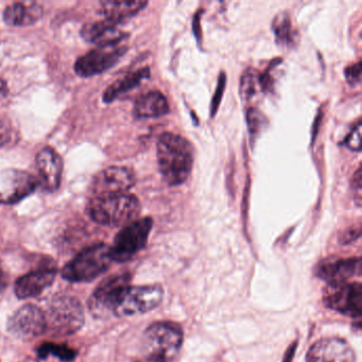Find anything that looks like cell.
Instances as JSON below:
<instances>
[{"label": "cell", "mask_w": 362, "mask_h": 362, "mask_svg": "<svg viewBox=\"0 0 362 362\" xmlns=\"http://www.w3.org/2000/svg\"><path fill=\"white\" fill-rule=\"evenodd\" d=\"M158 168L165 183L179 186L185 183L194 166V147L185 137L165 132L156 145Z\"/></svg>", "instance_id": "cell-1"}, {"label": "cell", "mask_w": 362, "mask_h": 362, "mask_svg": "<svg viewBox=\"0 0 362 362\" xmlns=\"http://www.w3.org/2000/svg\"><path fill=\"white\" fill-rule=\"evenodd\" d=\"M141 203L133 194H117L90 197L88 213L97 223L105 226H126L136 220Z\"/></svg>", "instance_id": "cell-2"}, {"label": "cell", "mask_w": 362, "mask_h": 362, "mask_svg": "<svg viewBox=\"0 0 362 362\" xmlns=\"http://www.w3.org/2000/svg\"><path fill=\"white\" fill-rule=\"evenodd\" d=\"M43 311L45 315L46 334L52 336H71L79 332L83 326V306L74 296H54Z\"/></svg>", "instance_id": "cell-3"}, {"label": "cell", "mask_w": 362, "mask_h": 362, "mask_svg": "<svg viewBox=\"0 0 362 362\" xmlns=\"http://www.w3.org/2000/svg\"><path fill=\"white\" fill-rule=\"evenodd\" d=\"M183 343V330L177 323L156 322L145 332L146 359L148 362H171Z\"/></svg>", "instance_id": "cell-4"}, {"label": "cell", "mask_w": 362, "mask_h": 362, "mask_svg": "<svg viewBox=\"0 0 362 362\" xmlns=\"http://www.w3.org/2000/svg\"><path fill=\"white\" fill-rule=\"evenodd\" d=\"M110 245L97 243L80 252L62 269V277L71 283L94 281L111 266Z\"/></svg>", "instance_id": "cell-5"}, {"label": "cell", "mask_w": 362, "mask_h": 362, "mask_svg": "<svg viewBox=\"0 0 362 362\" xmlns=\"http://www.w3.org/2000/svg\"><path fill=\"white\" fill-rule=\"evenodd\" d=\"M153 221L146 217L126 224L116 235L113 245H110V255L116 262L132 259L147 245Z\"/></svg>", "instance_id": "cell-6"}, {"label": "cell", "mask_w": 362, "mask_h": 362, "mask_svg": "<svg viewBox=\"0 0 362 362\" xmlns=\"http://www.w3.org/2000/svg\"><path fill=\"white\" fill-rule=\"evenodd\" d=\"M131 279L130 273L122 272L101 281L88 300L90 313L96 317H103L110 313L113 315L122 294L130 286Z\"/></svg>", "instance_id": "cell-7"}, {"label": "cell", "mask_w": 362, "mask_h": 362, "mask_svg": "<svg viewBox=\"0 0 362 362\" xmlns=\"http://www.w3.org/2000/svg\"><path fill=\"white\" fill-rule=\"evenodd\" d=\"M164 298L160 285L129 286L118 302L114 315L130 317L141 315L156 308Z\"/></svg>", "instance_id": "cell-8"}, {"label": "cell", "mask_w": 362, "mask_h": 362, "mask_svg": "<svg viewBox=\"0 0 362 362\" xmlns=\"http://www.w3.org/2000/svg\"><path fill=\"white\" fill-rule=\"evenodd\" d=\"M323 303L327 308L359 320L362 315V285L359 281L327 285L323 290Z\"/></svg>", "instance_id": "cell-9"}, {"label": "cell", "mask_w": 362, "mask_h": 362, "mask_svg": "<svg viewBox=\"0 0 362 362\" xmlns=\"http://www.w3.org/2000/svg\"><path fill=\"white\" fill-rule=\"evenodd\" d=\"M10 334L23 341H30L46 334L45 315L41 307L26 304L10 317Z\"/></svg>", "instance_id": "cell-10"}, {"label": "cell", "mask_w": 362, "mask_h": 362, "mask_svg": "<svg viewBox=\"0 0 362 362\" xmlns=\"http://www.w3.org/2000/svg\"><path fill=\"white\" fill-rule=\"evenodd\" d=\"M39 182L31 173L18 169L0 170V203L12 205L30 196Z\"/></svg>", "instance_id": "cell-11"}, {"label": "cell", "mask_w": 362, "mask_h": 362, "mask_svg": "<svg viewBox=\"0 0 362 362\" xmlns=\"http://www.w3.org/2000/svg\"><path fill=\"white\" fill-rule=\"evenodd\" d=\"M126 52V46L122 45L97 47L76 61V74L83 78L100 75L103 71L117 64Z\"/></svg>", "instance_id": "cell-12"}, {"label": "cell", "mask_w": 362, "mask_h": 362, "mask_svg": "<svg viewBox=\"0 0 362 362\" xmlns=\"http://www.w3.org/2000/svg\"><path fill=\"white\" fill-rule=\"evenodd\" d=\"M136 183L135 173L128 167L111 166L97 173L93 180L92 197L126 194Z\"/></svg>", "instance_id": "cell-13"}, {"label": "cell", "mask_w": 362, "mask_h": 362, "mask_svg": "<svg viewBox=\"0 0 362 362\" xmlns=\"http://www.w3.org/2000/svg\"><path fill=\"white\" fill-rule=\"evenodd\" d=\"M355 351L344 339L323 338L307 351V362H355Z\"/></svg>", "instance_id": "cell-14"}, {"label": "cell", "mask_w": 362, "mask_h": 362, "mask_svg": "<svg viewBox=\"0 0 362 362\" xmlns=\"http://www.w3.org/2000/svg\"><path fill=\"white\" fill-rule=\"evenodd\" d=\"M315 274L327 285L347 283L353 277L361 275V260L359 257L327 260L317 267Z\"/></svg>", "instance_id": "cell-15"}, {"label": "cell", "mask_w": 362, "mask_h": 362, "mask_svg": "<svg viewBox=\"0 0 362 362\" xmlns=\"http://www.w3.org/2000/svg\"><path fill=\"white\" fill-rule=\"evenodd\" d=\"M57 273L58 271L56 268L44 267L23 275L20 279H16L14 285L16 296L21 300L39 296L42 292L45 291L52 285L56 279Z\"/></svg>", "instance_id": "cell-16"}, {"label": "cell", "mask_w": 362, "mask_h": 362, "mask_svg": "<svg viewBox=\"0 0 362 362\" xmlns=\"http://www.w3.org/2000/svg\"><path fill=\"white\" fill-rule=\"evenodd\" d=\"M37 167L45 189L48 192L58 190L63 175V160L60 154L52 148H44L37 153Z\"/></svg>", "instance_id": "cell-17"}, {"label": "cell", "mask_w": 362, "mask_h": 362, "mask_svg": "<svg viewBox=\"0 0 362 362\" xmlns=\"http://www.w3.org/2000/svg\"><path fill=\"white\" fill-rule=\"evenodd\" d=\"M81 37L88 43L96 44L98 47H103L120 45L128 37V35L120 30L117 25L103 20L84 25L81 30Z\"/></svg>", "instance_id": "cell-18"}, {"label": "cell", "mask_w": 362, "mask_h": 362, "mask_svg": "<svg viewBox=\"0 0 362 362\" xmlns=\"http://www.w3.org/2000/svg\"><path fill=\"white\" fill-rule=\"evenodd\" d=\"M169 112L166 97L158 90H151L141 95L135 101L133 113L139 119H151L162 117Z\"/></svg>", "instance_id": "cell-19"}, {"label": "cell", "mask_w": 362, "mask_h": 362, "mask_svg": "<svg viewBox=\"0 0 362 362\" xmlns=\"http://www.w3.org/2000/svg\"><path fill=\"white\" fill-rule=\"evenodd\" d=\"M43 8L37 3H14L4 11V21L9 26L24 27L41 18Z\"/></svg>", "instance_id": "cell-20"}, {"label": "cell", "mask_w": 362, "mask_h": 362, "mask_svg": "<svg viewBox=\"0 0 362 362\" xmlns=\"http://www.w3.org/2000/svg\"><path fill=\"white\" fill-rule=\"evenodd\" d=\"M147 6L146 1H116L107 0L100 4V11L103 20L117 25L136 16Z\"/></svg>", "instance_id": "cell-21"}, {"label": "cell", "mask_w": 362, "mask_h": 362, "mask_svg": "<svg viewBox=\"0 0 362 362\" xmlns=\"http://www.w3.org/2000/svg\"><path fill=\"white\" fill-rule=\"evenodd\" d=\"M149 77L150 69L148 67L129 73L128 75L124 76V77L118 79L117 81L112 83L105 90V93H103V100H105V103H113L118 97L134 90L141 82L145 81Z\"/></svg>", "instance_id": "cell-22"}, {"label": "cell", "mask_w": 362, "mask_h": 362, "mask_svg": "<svg viewBox=\"0 0 362 362\" xmlns=\"http://www.w3.org/2000/svg\"><path fill=\"white\" fill-rule=\"evenodd\" d=\"M37 354L41 359H46L49 356H52L63 362L74 361L78 355L77 351L71 349L69 345L54 342L42 343V345L37 349Z\"/></svg>", "instance_id": "cell-23"}, {"label": "cell", "mask_w": 362, "mask_h": 362, "mask_svg": "<svg viewBox=\"0 0 362 362\" xmlns=\"http://www.w3.org/2000/svg\"><path fill=\"white\" fill-rule=\"evenodd\" d=\"M272 28L279 43L285 44V45L293 43L294 33L292 30L291 21H290L288 13L281 12V13L277 14L273 20Z\"/></svg>", "instance_id": "cell-24"}, {"label": "cell", "mask_w": 362, "mask_h": 362, "mask_svg": "<svg viewBox=\"0 0 362 362\" xmlns=\"http://www.w3.org/2000/svg\"><path fill=\"white\" fill-rule=\"evenodd\" d=\"M258 90H262L260 73L253 69H247L240 80L241 96L243 99L252 98Z\"/></svg>", "instance_id": "cell-25"}, {"label": "cell", "mask_w": 362, "mask_h": 362, "mask_svg": "<svg viewBox=\"0 0 362 362\" xmlns=\"http://www.w3.org/2000/svg\"><path fill=\"white\" fill-rule=\"evenodd\" d=\"M247 120L250 135H251V139L252 137L254 139L257 136V134H259L260 130L266 124V118L258 110L252 107L247 111Z\"/></svg>", "instance_id": "cell-26"}, {"label": "cell", "mask_w": 362, "mask_h": 362, "mask_svg": "<svg viewBox=\"0 0 362 362\" xmlns=\"http://www.w3.org/2000/svg\"><path fill=\"white\" fill-rule=\"evenodd\" d=\"M344 145L354 151H360L361 149V122H357L353 130L344 139Z\"/></svg>", "instance_id": "cell-27"}, {"label": "cell", "mask_w": 362, "mask_h": 362, "mask_svg": "<svg viewBox=\"0 0 362 362\" xmlns=\"http://www.w3.org/2000/svg\"><path fill=\"white\" fill-rule=\"evenodd\" d=\"M226 77L223 73L220 75L219 81H218L217 88H216L215 95L211 101V116L217 113L218 107H219L220 103H221L222 96H223L224 88H226Z\"/></svg>", "instance_id": "cell-28"}, {"label": "cell", "mask_w": 362, "mask_h": 362, "mask_svg": "<svg viewBox=\"0 0 362 362\" xmlns=\"http://www.w3.org/2000/svg\"><path fill=\"white\" fill-rule=\"evenodd\" d=\"M361 167H358L354 175L353 180H351V189L354 192V200L356 201L357 205L361 204V187H362V175Z\"/></svg>", "instance_id": "cell-29"}, {"label": "cell", "mask_w": 362, "mask_h": 362, "mask_svg": "<svg viewBox=\"0 0 362 362\" xmlns=\"http://www.w3.org/2000/svg\"><path fill=\"white\" fill-rule=\"evenodd\" d=\"M345 77L347 82L351 84H356L360 82L361 78V62L354 63L345 69Z\"/></svg>", "instance_id": "cell-30"}, {"label": "cell", "mask_w": 362, "mask_h": 362, "mask_svg": "<svg viewBox=\"0 0 362 362\" xmlns=\"http://www.w3.org/2000/svg\"><path fill=\"white\" fill-rule=\"evenodd\" d=\"M11 139V126L9 122L0 116V148L4 147Z\"/></svg>", "instance_id": "cell-31"}, {"label": "cell", "mask_w": 362, "mask_h": 362, "mask_svg": "<svg viewBox=\"0 0 362 362\" xmlns=\"http://www.w3.org/2000/svg\"><path fill=\"white\" fill-rule=\"evenodd\" d=\"M360 237V226L358 224L357 226H353V228H347L342 236H341V241L342 243H349L351 241H355L356 239Z\"/></svg>", "instance_id": "cell-32"}, {"label": "cell", "mask_w": 362, "mask_h": 362, "mask_svg": "<svg viewBox=\"0 0 362 362\" xmlns=\"http://www.w3.org/2000/svg\"><path fill=\"white\" fill-rule=\"evenodd\" d=\"M8 284H9V276L3 268L1 260H0V292H3L8 287Z\"/></svg>", "instance_id": "cell-33"}, {"label": "cell", "mask_w": 362, "mask_h": 362, "mask_svg": "<svg viewBox=\"0 0 362 362\" xmlns=\"http://www.w3.org/2000/svg\"><path fill=\"white\" fill-rule=\"evenodd\" d=\"M298 347V342H292L291 345L288 347L287 351H285L283 362H292L294 355H296V349Z\"/></svg>", "instance_id": "cell-34"}, {"label": "cell", "mask_w": 362, "mask_h": 362, "mask_svg": "<svg viewBox=\"0 0 362 362\" xmlns=\"http://www.w3.org/2000/svg\"><path fill=\"white\" fill-rule=\"evenodd\" d=\"M7 95H8L7 83H6L5 80L1 79V78H0V99L4 98V97L7 96Z\"/></svg>", "instance_id": "cell-35"}]
</instances>
